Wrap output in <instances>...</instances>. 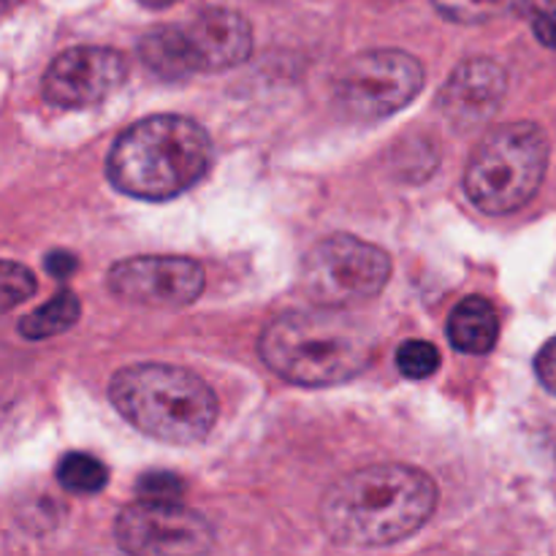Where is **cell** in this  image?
Returning <instances> with one entry per match:
<instances>
[{
	"instance_id": "6da1fadb",
	"label": "cell",
	"mask_w": 556,
	"mask_h": 556,
	"mask_svg": "<svg viewBox=\"0 0 556 556\" xmlns=\"http://www.w3.org/2000/svg\"><path fill=\"white\" fill-rule=\"evenodd\" d=\"M438 508V486L410 465H372L331 483L320 503L326 538L345 548H383L416 535Z\"/></svg>"
},
{
	"instance_id": "7a4b0ae2",
	"label": "cell",
	"mask_w": 556,
	"mask_h": 556,
	"mask_svg": "<svg viewBox=\"0 0 556 556\" xmlns=\"http://www.w3.org/2000/svg\"><path fill=\"white\" fill-rule=\"evenodd\" d=\"M261 362L293 386L348 383L375 362V337L367 324L342 307L291 309L266 324L258 337Z\"/></svg>"
},
{
	"instance_id": "3957f363",
	"label": "cell",
	"mask_w": 556,
	"mask_h": 556,
	"mask_svg": "<svg viewBox=\"0 0 556 556\" xmlns=\"http://www.w3.org/2000/svg\"><path fill=\"white\" fill-rule=\"evenodd\" d=\"M215 147L204 125L182 114H155L119 134L106 157V177L139 201H172L210 174Z\"/></svg>"
},
{
	"instance_id": "277c9868",
	"label": "cell",
	"mask_w": 556,
	"mask_h": 556,
	"mask_svg": "<svg viewBox=\"0 0 556 556\" xmlns=\"http://www.w3.org/2000/svg\"><path fill=\"white\" fill-rule=\"evenodd\" d=\"M114 410L147 438L195 445L217 424V396L199 375L174 364H130L109 383Z\"/></svg>"
},
{
	"instance_id": "5b68a950",
	"label": "cell",
	"mask_w": 556,
	"mask_h": 556,
	"mask_svg": "<svg viewBox=\"0 0 556 556\" xmlns=\"http://www.w3.org/2000/svg\"><path fill=\"white\" fill-rule=\"evenodd\" d=\"M548 168V139L530 119L494 128L472 152L465 193L486 215H510L535 199Z\"/></svg>"
},
{
	"instance_id": "8992f818",
	"label": "cell",
	"mask_w": 556,
	"mask_h": 556,
	"mask_svg": "<svg viewBox=\"0 0 556 556\" xmlns=\"http://www.w3.org/2000/svg\"><path fill=\"white\" fill-rule=\"evenodd\" d=\"M391 280V258L383 248L351 233L320 239L302 264V286L324 307L367 302Z\"/></svg>"
},
{
	"instance_id": "52a82bcc",
	"label": "cell",
	"mask_w": 556,
	"mask_h": 556,
	"mask_svg": "<svg viewBox=\"0 0 556 556\" xmlns=\"http://www.w3.org/2000/svg\"><path fill=\"white\" fill-rule=\"evenodd\" d=\"M424 65L410 52L369 49L337 74V106L358 123H378L410 106L424 90Z\"/></svg>"
},
{
	"instance_id": "ba28073f",
	"label": "cell",
	"mask_w": 556,
	"mask_h": 556,
	"mask_svg": "<svg viewBox=\"0 0 556 556\" xmlns=\"http://www.w3.org/2000/svg\"><path fill=\"white\" fill-rule=\"evenodd\" d=\"M114 541L123 552L139 556L201 554L215 546V530L204 516L177 500L141 497V503L119 510Z\"/></svg>"
},
{
	"instance_id": "9c48e42d",
	"label": "cell",
	"mask_w": 556,
	"mask_h": 556,
	"mask_svg": "<svg viewBox=\"0 0 556 556\" xmlns=\"http://www.w3.org/2000/svg\"><path fill=\"white\" fill-rule=\"evenodd\" d=\"M106 286L128 304L177 309L204 293L206 277L204 266L185 255H136L109 269Z\"/></svg>"
},
{
	"instance_id": "30bf717a",
	"label": "cell",
	"mask_w": 556,
	"mask_h": 556,
	"mask_svg": "<svg viewBox=\"0 0 556 556\" xmlns=\"http://www.w3.org/2000/svg\"><path fill=\"white\" fill-rule=\"evenodd\" d=\"M128 63L112 47H71L52 60L41 79L43 101L58 109H87L123 87Z\"/></svg>"
},
{
	"instance_id": "8fae6325",
	"label": "cell",
	"mask_w": 556,
	"mask_h": 556,
	"mask_svg": "<svg viewBox=\"0 0 556 556\" xmlns=\"http://www.w3.org/2000/svg\"><path fill=\"white\" fill-rule=\"evenodd\" d=\"M177 33L190 76L228 71L253 52V27L231 9H204L185 25H177Z\"/></svg>"
},
{
	"instance_id": "7c38bea8",
	"label": "cell",
	"mask_w": 556,
	"mask_h": 556,
	"mask_svg": "<svg viewBox=\"0 0 556 556\" xmlns=\"http://www.w3.org/2000/svg\"><path fill=\"white\" fill-rule=\"evenodd\" d=\"M508 92V74L492 58H467L451 71L438 96V109L454 128L472 130L500 112Z\"/></svg>"
},
{
	"instance_id": "4fadbf2b",
	"label": "cell",
	"mask_w": 556,
	"mask_h": 556,
	"mask_svg": "<svg viewBox=\"0 0 556 556\" xmlns=\"http://www.w3.org/2000/svg\"><path fill=\"white\" fill-rule=\"evenodd\" d=\"M448 340L456 351L467 356H483L497 345L500 315L494 304L483 296H465L448 318Z\"/></svg>"
},
{
	"instance_id": "5bb4252c",
	"label": "cell",
	"mask_w": 556,
	"mask_h": 556,
	"mask_svg": "<svg viewBox=\"0 0 556 556\" xmlns=\"http://www.w3.org/2000/svg\"><path fill=\"white\" fill-rule=\"evenodd\" d=\"M79 299H76L74 291L63 288V291L54 293L47 304H41V307L33 309L30 315H25V318L20 320V326H16V331H20V337H25V340L30 342L49 340V337H58L63 334V331H68L71 326L79 320Z\"/></svg>"
},
{
	"instance_id": "9a60e30c",
	"label": "cell",
	"mask_w": 556,
	"mask_h": 556,
	"mask_svg": "<svg viewBox=\"0 0 556 556\" xmlns=\"http://www.w3.org/2000/svg\"><path fill=\"white\" fill-rule=\"evenodd\" d=\"M139 58L157 79L179 81L190 76L182 49H179L177 25H157L147 30L139 41Z\"/></svg>"
},
{
	"instance_id": "2e32d148",
	"label": "cell",
	"mask_w": 556,
	"mask_h": 556,
	"mask_svg": "<svg viewBox=\"0 0 556 556\" xmlns=\"http://www.w3.org/2000/svg\"><path fill=\"white\" fill-rule=\"evenodd\" d=\"M438 14L456 25H486L525 9L527 0H432Z\"/></svg>"
},
{
	"instance_id": "e0dca14e",
	"label": "cell",
	"mask_w": 556,
	"mask_h": 556,
	"mask_svg": "<svg viewBox=\"0 0 556 556\" xmlns=\"http://www.w3.org/2000/svg\"><path fill=\"white\" fill-rule=\"evenodd\" d=\"M58 483L71 494H98L109 483V470L90 454H65L58 465Z\"/></svg>"
},
{
	"instance_id": "ac0fdd59",
	"label": "cell",
	"mask_w": 556,
	"mask_h": 556,
	"mask_svg": "<svg viewBox=\"0 0 556 556\" xmlns=\"http://www.w3.org/2000/svg\"><path fill=\"white\" fill-rule=\"evenodd\" d=\"M396 367L407 380H427L440 369V351L427 340H407L396 351Z\"/></svg>"
},
{
	"instance_id": "d6986e66",
	"label": "cell",
	"mask_w": 556,
	"mask_h": 556,
	"mask_svg": "<svg viewBox=\"0 0 556 556\" xmlns=\"http://www.w3.org/2000/svg\"><path fill=\"white\" fill-rule=\"evenodd\" d=\"M3 277H0V288H3V313L14 309L16 304H22L25 299H30L36 293L38 282L33 277V271L27 266L16 264V261H3L0 266Z\"/></svg>"
},
{
	"instance_id": "ffe728a7",
	"label": "cell",
	"mask_w": 556,
	"mask_h": 556,
	"mask_svg": "<svg viewBox=\"0 0 556 556\" xmlns=\"http://www.w3.org/2000/svg\"><path fill=\"white\" fill-rule=\"evenodd\" d=\"M136 492H139L141 497H150V500H179L185 492V483L179 481L174 472L150 470L139 478Z\"/></svg>"
},
{
	"instance_id": "44dd1931",
	"label": "cell",
	"mask_w": 556,
	"mask_h": 556,
	"mask_svg": "<svg viewBox=\"0 0 556 556\" xmlns=\"http://www.w3.org/2000/svg\"><path fill=\"white\" fill-rule=\"evenodd\" d=\"M535 375H538V380L543 383V389L552 391V394L556 396V337L554 340H548L546 345L541 348V353H538Z\"/></svg>"
},
{
	"instance_id": "7402d4cb",
	"label": "cell",
	"mask_w": 556,
	"mask_h": 556,
	"mask_svg": "<svg viewBox=\"0 0 556 556\" xmlns=\"http://www.w3.org/2000/svg\"><path fill=\"white\" fill-rule=\"evenodd\" d=\"M43 269L54 277V280H68L79 269V258L68 250H52V253L43 258Z\"/></svg>"
},
{
	"instance_id": "603a6c76",
	"label": "cell",
	"mask_w": 556,
	"mask_h": 556,
	"mask_svg": "<svg viewBox=\"0 0 556 556\" xmlns=\"http://www.w3.org/2000/svg\"><path fill=\"white\" fill-rule=\"evenodd\" d=\"M532 30H535V38L543 47L556 49V9L541 11V14L532 20Z\"/></svg>"
},
{
	"instance_id": "cb8c5ba5",
	"label": "cell",
	"mask_w": 556,
	"mask_h": 556,
	"mask_svg": "<svg viewBox=\"0 0 556 556\" xmlns=\"http://www.w3.org/2000/svg\"><path fill=\"white\" fill-rule=\"evenodd\" d=\"M141 5H147V9H168V5H174L177 0H139Z\"/></svg>"
}]
</instances>
